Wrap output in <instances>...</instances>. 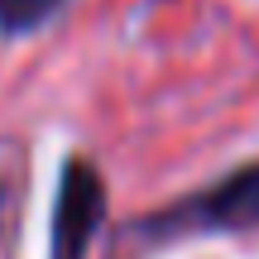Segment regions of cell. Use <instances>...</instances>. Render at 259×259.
<instances>
[{"label":"cell","mask_w":259,"mask_h":259,"mask_svg":"<svg viewBox=\"0 0 259 259\" xmlns=\"http://www.w3.org/2000/svg\"><path fill=\"white\" fill-rule=\"evenodd\" d=\"M58 5H63V0H0V29H10V34L34 29V24H44Z\"/></svg>","instance_id":"obj_3"},{"label":"cell","mask_w":259,"mask_h":259,"mask_svg":"<svg viewBox=\"0 0 259 259\" xmlns=\"http://www.w3.org/2000/svg\"><path fill=\"white\" fill-rule=\"evenodd\" d=\"M197 216L206 226H250L259 221V168H245V173L226 178L221 187L197 202Z\"/></svg>","instance_id":"obj_2"},{"label":"cell","mask_w":259,"mask_h":259,"mask_svg":"<svg viewBox=\"0 0 259 259\" xmlns=\"http://www.w3.org/2000/svg\"><path fill=\"white\" fill-rule=\"evenodd\" d=\"M106 211V192L96 168L87 163H67L63 168V187H58V211H53V259H82L92 245V231L101 226Z\"/></svg>","instance_id":"obj_1"}]
</instances>
